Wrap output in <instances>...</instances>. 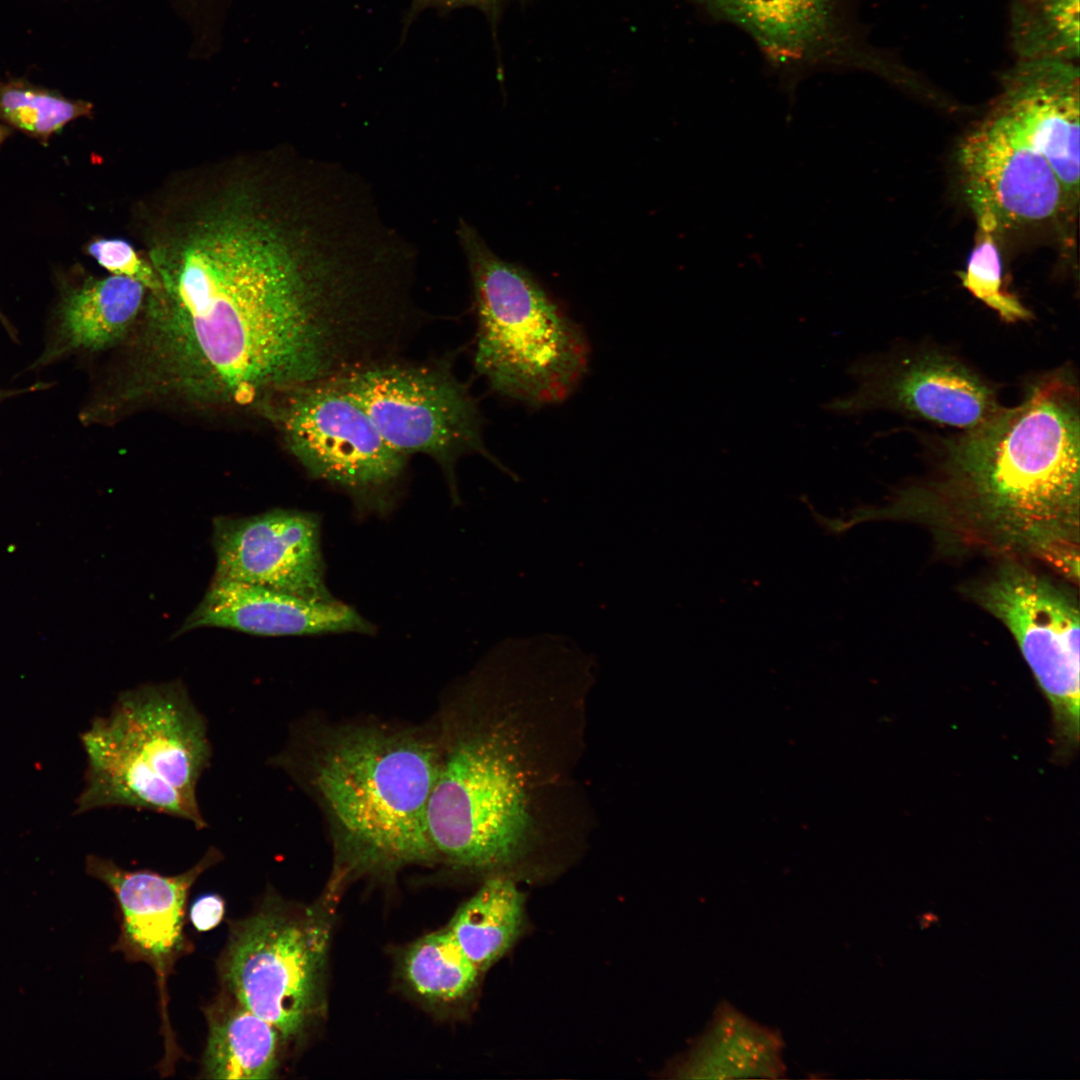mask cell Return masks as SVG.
Returning <instances> with one entry per match:
<instances>
[{
	"instance_id": "obj_2",
	"label": "cell",
	"mask_w": 1080,
	"mask_h": 1080,
	"mask_svg": "<svg viewBox=\"0 0 1080 1080\" xmlns=\"http://www.w3.org/2000/svg\"><path fill=\"white\" fill-rule=\"evenodd\" d=\"M439 757L436 725L304 720L268 763L321 810L340 873L392 875L436 861L428 806Z\"/></svg>"
},
{
	"instance_id": "obj_1",
	"label": "cell",
	"mask_w": 1080,
	"mask_h": 1080,
	"mask_svg": "<svg viewBox=\"0 0 1080 1080\" xmlns=\"http://www.w3.org/2000/svg\"><path fill=\"white\" fill-rule=\"evenodd\" d=\"M159 286L125 399L261 408L371 363L389 321L381 246L359 202L280 147L178 170L132 206Z\"/></svg>"
},
{
	"instance_id": "obj_30",
	"label": "cell",
	"mask_w": 1080,
	"mask_h": 1080,
	"mask_svg": "<svg viewBox=\"0 0 1080 1080\" xmlns=\"http://www.w3.org/2000/svg\"><path fill=\"white\" fill-rule=\"evenodd\" d=\"M34 389H35V387H30L28 389H19V390L18 389H13V390L0 389V402L2 400H4V399L9 398V397L21 394V393H23L25 391H31V390H34Z\"/></svg>"
},
{
	"instance_id": "obj_8",
	"label": "cell",
	"mask_w": 1080,
	"mask_h": 1080,
	"mask_svg": "<svg viewBox=\"0 0 1080 1080\" xmlns=\"http://www.w3.org/2000/svg\"><path fill=\"white\" fill-rule=\"evenodd\" d=\"M311 477L348 492L360 509L384 512L407 458L336 380L289 390L265 410Z\"/></svg>"
},
{
	"instance_id": "obj_16",
	"label": "cell",
	"mask_w": 1080,
	"mask_h": 1080,
	"mask_svg": "<svg viewBox=\"0 0 1080 1080\" xmlns=\"http://www.w3.org/2000/svg\"><path fill=\"white\" fill-rule=\"evenodd\" d=\"M993 105L1006 113L1052 166L1071 220L1079 202L1080 78L1075 62L1017 60Z\"/></svg>"
},
{
	"instance_id": "obj_27",
	"label": "cell",
	"mask_w": 1080,
	"mask_h": 1080,
	"mask_svg": "<svg viewBox=\"0 0 1080 1080\" xmlns=\"http://www.w3.org/2000/svg\"><path fill=\"white\" fill-rule=\"evenodd\" d=\"M225 914L224 899L218 894H204L191 905L190 920L197 931H209L222 921Z\"/></svg>"
},
{
	"instance_id": "obj_10",
	"label": "cell",
	"mask_w": 1080,
	"mask_h": 1080,
	"mask_svg": "<svg viewBox=\"0 0 1080 1080\" xmlns=\"http://www.w3.org/2000/svg\"><path fill=\"white\" fill-rule=\"evenodd\" d=\"M977 601L1013 635L1051 712L1053 759L1071 761L1080 740L1079 610L1046 579L1011 565L982 585Z\"/></svg>"
},
{
	"instance_id": "obj_21",
	"label": "cell",
	"mask_w": 1080,
	"mask_h": 1080,
	"mask_svg": "<svg viewBox=\"0 0 1080 1080\" xmlns=\"http://www.w3.org/2000/svg\"><path fill=\"white\" fill-rule=\"evenodd\" d=\"M524 900L512 879L496 875L451 918L447 929L480 972L489 969L515 943L523 924Z\"/></svg>"
},
{
	"instance_id": "obj_14",
	"label": "cell",
	"mask_w": 1080,
	"mask_h": 1080,
	"mask_svg": "<svg viewBox=\"0 0 1080 1080\" xmlns=\"http://www.w3.org/2000/svg\"><path fill=\"white\" fill-rule=\"evenodd\" d=\"M864 382L852 413L886 408L935 424L972 429L1001 407L992 386L953 356L917 351L886 364L855 366Z\"/></svg>"
},
{
	"instance_id": "obj_26",
	"label": "cell",
	"mask_w": 1080,
	"mask_h": 1080,
	"mask_svg": "<svg viewBox=\"0 0 1080 1080\" xmlns=\"http://www.w3.org/2000/svg\"><path fill=\"white\" fill-rule=\"evenodd\" d=\"M86 253L111 275L123 276L143 284L148 292L159 286L150 262L127 240L95 238L85 246Z\"/></svg>"
},
{
	"instance_id": "obj_5",
	"label": "cell",
	"mask_w": 1080,
	"mask_h": 1080,
	"mask_svg": "<svg viewBox=\"0 0 1080 1080\" xmlns=\"http://www.w3.org/2000/svg\"><path fill=\"white\" fill-rule=\"evenodd\" d=\"M80 738L87 768L76 814L125 807L207 828L196 792L212 746L207 719L182 681L121 692L111 712L96 717Z\"/></svg>"
},
{
	"instance_id": "obj_11",
	"label": "cell",
	"mask_w": 1080,
	"mask_h": 1080,
	"mask_svg": "<svg viewBox=\"0 0 1080 1080\" xmlns=\"http://www.w3.org/2000/svg\"><path fill=\"white\" fill-rule=\"evenodd\" d=\"M957 162L975 217H991L999 232L1072 221L1052 166L995 105L962 138Z\"/></svg>"
},
{
	"instance_id": "obj_7",
	"label": "cell",
	"mask_w": 1080,
	"mask_h": 1080,
	"mask_svg": "<svg viewBox=\"0 0 1080 1080\" xmlns=\"http://www.w3.org/2000/svg\"><path fill=\"white\" fill-rule=\"evenodd\" d=\"M331 919L320 904L296 912L269 902L231 925L220 961L225 990L296 1041L321 1016Z\"/></svg>"
},
{
	"instance_id": "obj_17",
	"label": "cell",
	"mask_w": 1080,
	"mask_h": 1080,
	"mask_svg": "<svg viewBox=\"0 0 1080 1080\" xmlns=\"http://www.w3.org/2000/svg\"><path fill=\"white\" fill-rule=\"evenodd\" d=\"M147 294L143 284L123 276H63L33 369L121 344L139 322Z\"/></svg>"
},
{
	"instance_id": "obj_15",
	"label": "cell",
	"mask_w": 1080,
	"mask_h": 1080,
	"mask_svg": "<svg viewBox=\"0 0 1080 1080\" xmlns=\"http://www.w3.org/2000/svg\"><path fill=\"white\" fill-rule=\"evenodd\" d=\"M223 854L210 847L193 867L173 876L151 870H126L114 861L95 855L86 857L88 875L103 882L114 894L121 916L120 936L114 949L129 959L152 966L160 979L187 951L184 934L188 892Z\"/></svg>"
},
{
	"instance_id": "obj_24",
	"label": "cell",
	"mask_w": 1080,
	"mask_h": 1080,
	"mask_svg": "<svg viewBox=\"0 0 1080 1080\" xmlns=\"http://www.w3.org/2000/svg\"><path fill=\"white\" fill-rule=\"evenodd\" d=\"M93 105L72 100L54 91L24 83H10L0 88V118L10 127L46 141L68 123L86 117Z\"/></svg>"
},
{
	"instance_id": "obj_31",
	"label": "cell",
	"mask_w": 1080,
	"mask_h": 1080,
	"mask_svg": "<svg viewBox=\"0 0 1080 1080\" xmlns=\"http://www.w3.org/2000/svg\"><path fill=\"white\" fill-rule=\"evenodd\" d=\"M0 322L4 326V328L8 331V333L11 335V337H14L15 336L14 329L10 325L9 321L5 318V316L3 315L1 310H0Z\"/></svg>"
},
{
	"instance_id": "obj_25",
	"label": "cell",
	"mask_w": 1080,
	"mask_h": 1080,
	"mask_svg": "<svg viewBox=\"0 0 1080 1080\" xmlns=\"http://www.w3.org/2000/svg\"><path fill=\"white\" fill-rule=\"evenodd\" d=\"M977 232L964 271L958 273L963 287L998 316L1016 323L1032 317L1031 312L1003 285V264L996 240L998 226L988 216L976 217Z\"/></svg>"
},
{
	"instance_id": "obj_9",
	"label": "cell",
	"mask_w": 1080,
	"mask_h": 1080,
	"mask_svg": "<svg viewBox=\"0 0 1080 1080\" xmlns=\"http://www.w3.org/2000/svg\"><path fill=\"white\" fill-rule=\"evenodd\" d=\"M366 411L382 438L408 457L433 458L455 489L454 467L478 453L497 466L482 437V417L468 387L447 367L382 360L336 379Z\"/></svg>"
},
{
	"instance_id": "obj_29",
	"label": "cell",
	"mask_w": 1080,
	"mask_h": 1080,
	"mask_svg": "<svg viewBox=\"0 0 1080 1080\" xmlns=\"http://www.w3.org/2000/svg\"><path fill=\"white\" fill-rule=\"evenodd\" d=\"M817 520L830 534L842 533L847 528V524L841 519H832L817 515Z\"/></svg>"
},
{
	"instance_id": "obj_32",
	"label": "cell",
	"mask_w": 1080,
	"mask_h": 1080,
	"mask_svg": "<svg viewBox=\"0 0 1080 1080\" xmlns=\"http://www.w3.org/2000/svg\"><path fill=\"white\" fill-rule=\"evenodd\" d=\"M10 133H11L10 127H8L6 125H3V124H0V146L6 140V138L10 135Z\"/></svg>"
},
{
	"instance_id": "obj_6",
	"label": "cell",
	"mask_w": 1080,
	"mask_h": 1080,
	"mask_svg": "<svg viewBox=\"0 0 1080 1080\" xmlns=\"http://www.w3.org/2000/svg\"><path fill=\"white\" fill-rule=\"evenodd\" d=\"M456 234L472 282L476 371L495 392L526 405L563 402L588 369L582 329L526 270L494 253L471 224L460 219Z\"/></svg>"
},
{
	"instance_id": "obj_20",
	"label": "cell",
	"mask_w": 1080,
	"mask_h": 1080,
	"mask_svg": "<svg viewBox=\"0 0 1080 1080\" xmlns=\"http://www.w3.org/2000/svg\"><path fill=\"white\" fill-rule=\"evenodd\" d=\"M203 1073L209 1079H271L280 1064L276 1028L226 990L206 1009Z\"/></svg>"
},
{
	"instance_id": "obj_23",
	"label": "cell",
	"mask_w": 1080,
	"mask_h": 1080,
	"mask_svg": "<svg viewBox=\"0 0 1080 1080\" xmlns=\"http://www.w3.org/2000/svg\"><path fill=\"white\" fill-rule=\"evenodd\" d=\"M1010 37L1019 60L1079 58V0H1012Z\"/></svg>"
},
{
	"instance_id": "obj_18",
	"label": "cell",
	"mask_w": 1080,
	"mask_h": 1080,
	"mask_svg": "<svg viewBox=\"0 0 1080 1080\" xmlns=\"http://www.w3.org/2000/svg\"><path fill=\"white\" fill-rule=\"evenodd\" d=\"M203 627L261 636L371 633L353 608L337 601H310L249 583L213 578L206 594L176 635Z\"/></svg>"
},
{
	"instance_id": "obj_19",
	"label": "cell",
	"mask_w": 1080,
	"mask_h": 1080,
	"mask_svg": "<svg viewBox=\"0 0 1080 1080\" xmlns=\"http://www.w3.org/2000/svg\"><path fill=\"white\" fill-rule=\"evenodd\" d=\"M783 1048L779 1032L722 1002L676 1072L681 1078H782Z\"/></svg>"
},
{
	"instance_id": "obj_28",
	"label": "cell",
	"mask_w": 1080,
	"mask_h": 1080,
	"mask_svg": "<svg viewBox=\"0 0 1080 1080\" xmlns=\"http://www.w3.org/2000/svg\"><path fill=\"white\" fill-rule=\"evenodd\" d=\"M498 0H413L410 12L407 16L409 22L421 11L427 8L450 9L460 6L472 5L482 9H491Z\"/></svg>"
},
{
	"instance_id": "obj_13",
	"label": "cell",
	"mask_w": 1080,
	"mask_h": 1080,
	"mask_svg": "<svg viewBox=\"0 0 1080 1080\" xmlns=\"http://www.w3.org/2000/svg\"><path fill=\"white\" fill-rule=\"evenodd\" d=\"M713 16L748 32L787 67L844 65L891 76V62L863 46L846 22L841 0H695Z\"/></svg>"
},
{
	"instance_id": "obj_12",
	"label": "cell",
	"mask_w": 1080,
	"mask_h": 1080,
	"mask_svg": "<svg viewBox=\"0 0 1080 1080\" xmlns=\"http://www.w3.org/2000/svg\"><path fill=\"white\" fill-rule=\"evenodd\" d=\"M213 578L249 583L310 601L335 600L326 587L318 519L273 509L213 520Z\"/></svg>"
},
{
	"instance_id": "obj_22",
	"label": "cell",
	"mask_w": 1080,
	"mask_h": 1080,
	"mask_svg": "<svg viewBox=\"0 0 1080 1080\" xmlns=\"http://www.w3.org/2000/svg\"><path fill=\"white\" fill-rule=\"evenodd\" d=\"M401 973L419 998L434 1004H452L472 992L481 972L445 927L407 947Z\"/></svg>"
},
{
	"instance_id": "obj_4",
	"label": "cell",
	"mask_w": 1080,
	"mask_h": 1080,
	"mask_svg": "<svg viewBox=\"0 0 1080 1080\" xmlns=\"http://www.w3.org/2000/svg\"><path fill=\"white\" fill-rule=\"evenodd\" d=\"M435 725L428 828L436 861L467 870L509 864L530 835L534 784L512 726L471 694L447 703Z\"/></svg>"
},
{
	"instance_id": "obj_3",
	"label": "cell",
	"mask_w": 1080,
	"mask_h": 1080,
	"mask_svg": "<svg viewBox=\"0 0 1080 1080\" xmlns=\"http://www.w3.org/2000/svg\"><path fill=\"white\" fill-rule=\"evenodd\" d=\"M1078 388L1050 374L1013 408H1000L947 444L950 482L1004 539L1037 552L1078 547Z\"/></svg>"
}]
</instances>
